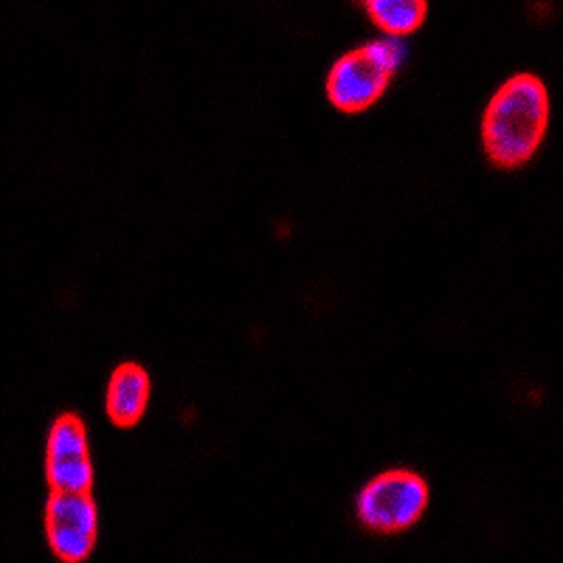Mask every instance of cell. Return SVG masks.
<instances>
[{
  "instance_id": "6da1fadb",
  "label": "cell",
  "mask_w": 563,
  "mask_h": 563,
  "mask_svg": "<svg viewBox=\"0 0 563 563\" xmlns=\"http://www.w3.org/2000/svg\"><path fill=\"white\" fill-rule=\"evenodd\" d=\"M550 90L536 74H512L496 88L482 115V147L496 167H521L544 144Z\"/></svg>"
},
{
  "instance_id": "7a4b0ae2",
  "label": "cell",
  "mask_w": 563,
  "mask_h": 563,
  "mask_svg": "<svg viewBox=\"0 0 563 563\" xmlns=\"http://www.w3.org/2000/svg\"><path fill=\"white\" fill-rule=\"evenodd\" d=\"M404 59L406 43L397 37L355 45L341 54L327 74V99L344 113H361L384 97Z\"/></svg>"
},
{
  "instance_id": "3957f363",
  "label": "cell",
  "mask_w": 563,
  "mask_h": 563,
  "mask_svg": "<svg viewBox=\"0 0 563 563\" xmlns=\"http://www.w3.org/2000/svg\"><path fill=\"white\" fill-rule=\"evenodd\" d=\"M429 507V485L415 471H386L361 487L355 510L366 530L404 532Z\"/></svg>"
},
{
  "instance_id": "277c9868",
  "label": "cell",
  "mask_w": 563,
  "mask_h": 563,
  "mask_svg": "<svg viewBox=\"0 0 563 563\" xmlns=\"http://www.w3.org/2000/svg\"><path fill=\"white\" fill-rule=\"evenodd\" d=\"M99 512L90 493L52 490L45 501V538L63 563H82L97 544Z\"/></svg>"
},
{
  "instance_id": "5b68a950",
  "label": "cell",
  "mask_w": 563,
  "mask_h": 563,
  "mask_svg": "<svg viewBox=\"0 0 563 563\" xmlns=\"http://www.w3.org/2000/svg\"><path fill=\"white\" fill-rule=\"evenodd\" d=\"M45 482L59 493H90L93 465L88 454V434L82 417L63 411L52 422L45 442Z\"/></svg>"
},
{
  "instance_id": "8992f818",
  "label": "cell",
  "mask_w": 563,
  "mask_h": 563,
  "mask_svg": "<svg viewBox=\"0 0 563 563\" xmlns=\"http://www.w3.org/2000/svg\"><path fill=\"white\" fill-rule=\"evenodd\" d=\"M150 400V375L144 366L135 361H124L113 369L108 384V397H104V409L115 426H135L144 417Z\"/></svg>"
},
{
  "instance_id": "52a82bcc",
  "label": "cell",
  "mask_w": 563,
  "mask_h": 563,
  "mask_svg": "<svg viewBox=\"0 0 563 563\" xmlns=\"http://www.w3.org/2000/svg\"><path fill=\"white\" fill-rule=\"evenodd\" d=\"M364 12L389 37L400 40V34H409L420 26L429 7L422 0H366Z\"/></svg>"
}]
</instances>
